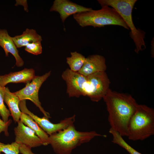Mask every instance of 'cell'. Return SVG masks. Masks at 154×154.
Instances as JSON below:
<instances>
[{"mask_svg": "<svg viewBox=\"0 0 154 154\" xmlns=\"http://www.w3.org/2000/svg\"><path fill=\"white\" fill-rule=\"evenodd\" d=\"M5 87L0 85V115L2 120L5 122L9 121V117L11 116L9 110L8 109L4 103V96L5 92Z\"/></svg>", "mask_w": 154, "mask_h": 154, "instance_id": "cell-20", "label": "cell"}, {"mask_svg": "<svg viewBox=\"0 0 154 154\" xmlns=\"http://www.w3.org/2000/svg\"><path fill=\"white\" fill-rule=\"evenodd\" d=\"M109 132L113 136L112 142L125 149L130 154H142L129 145L118 132L110 128Z\"/></svg>", "mask_w": 154, "mask_h": 154, "instance_id": "cell-19", "label": "cell"}, {"mask_svg": "<svg viewBox=\"0 0 154 154\" xmlns=\"http://www.w3.org/2000/svg\"><path fill=\"white\" fill-rule=\"evenodd\" d=\"M11 122L12 120L11 119H9L7 122H5L0 118V133L2 132H4L5 136H8L9 135L8 127Z\"/></svg>", "mask_w": 154, "mask_h": 154, "instance_id": "cell-23", "label": "cell"}, {"mask_svg": "<svg viewBox=\"0 0 154 154\" xmlns=\"http://www.w3.org/2000/svg\"><path fill=\"white\" fill-rule=\"evenodd\" d=\"M25 51L32 54L38 55L42 52L41 41H37L29 44L25 46Z\"/></svg>", "mask_w": 154, "mask_h": 154, "instance_id": "cell-22", "label": "cell"}, {"mask_svg": "<svg viewBox=\"0 0 154 154\" xmlns=\"http://www.w3.org/2000/svg\"><path fill=\"white\" fill-rule=\"evenodd\" d=\"M71 56L67 57L66 63L70 69L75 72H78L82 68L86 58L80 53L76 51L71 52Z\"/></svg>", "mask_w": 154, "mask_h": 154, "instance_id": "cell-18", "label": "cell"}, {"mask_svg": "<svg viewBox=\"0 0 154 154\" xmlns=\"http://www.w3.org/2000/svg\"><path fill=\"white\" fill-rule=\"evenodd\" d=\"M20 144L15 141L11 144H5L0 142V154H19Z\"/></svg>", "mask_w": 154, "mask_h": 154, "instance_id": "cell-21", "label": "cell"}, {"mask_svg": "<svg viewBox=\"0 0 154 154\" xmlns=\"http://www.w3.org/2000/svg\"><path fill=\"white\" fill-rule=\"evenodd\" d=\"M31 148L23 144H20L19 152L22 154H35L31 150Z\"/></svg>", "mask_w": 154, "mask_h": 154, "instance_id": "cell-24", "label": "cell"}, {"mask_svg": "<svg viewBox=\"0 0 154 154\" xmlns=\"http://www.w3.org/2000/svg\"><path fill=\"white\" fill-rule=\"evenodd\" d=\"M97 136L106 137L95 131L82 132L76 130L74 123L49 136V144L57 154H71L72 150Z\"/></svg>", "mask_w": 154, "mask_h": 154, "instance_id": "cell-2", "label": "cell"}, {"mask_svg": "<svg viewBox=\"0 0 154 154\" xmlns=\"http://www.w3.org/2000/svg\"><path fill=\"white\" fill-rule=\"evenodd\" d=\"M50 71L41 76H35L31 82L26 84L25 87L14 93L19 97L20 101L28 100L31 101L38 107L44 116L49 118V114L46 112L42 107L39 101L38 91L43 83L50 76Z\"/></svg>", "mask_w": 154, "mask_h": 154, "instance_id": "cell-6", "label": "cell"}, {"mask_svg": "<svg viewBox=\"0 0 154 154\" xmlns=\"http://www.w3.org/2000/svg\"><path fill=\"white\" fill-rule=\"evenodd\" d=\"M154 135V110L138 104L129 121L127 137L133 141H143Z\"/></svg>", "mask_w": 154, "mask_h": 154, "instance_id": "cell-3", "label": "cell"}, {"mask_svg": "<svg viewBox=\"0 0 154 154\" xmlns=\"http://www.w3.org/2000/svg\"><path fill=\"white\" fill-rule=\"evenodd\" d=\"M92 9L91 8L84 7L68 0H55L50 11L58 12L64 23L70 16Z\"/></svg>", "mask_w": 154, "mask_h": 154, "instance_id": "cell-11", "label": "cell"}, {"mask_svg": "<svg viewBox=\"0 0 154 154\" xmlns=\"http://www.w3.org/2000/svg\"><path fill=\"white\" fill-rule=\"evenodd\" d=\"M103 99L108 113L110 128L122 137L127 136L129 121L138 104L131 95L110 89Z\"/></svg>", "mask_w": 154, "mask_h": 154, "instance_id": "cell-1", "label": "cell"}, {"mask_svg": "<svg viewBox=\"0 0 154 154\" xmlns=\"http://www.w3.org/2000/svg\"><path fill=\"white\" fill-rule=\"evenodd\" d=\"M137 0H98L102 7L110 6L114 9L122 17L129 29L130 35L133 40L135 48V52L138 53L140 51L146 48L144 41L145 33L140 29H137L133 23L132 11Z\"/></svg>", "mask_w": 154, "mask_h": 154, "instance_id": "cell-5", "label": "cell"}, {"mask_svg": "<svg viewBox=\"0 0 154 154\" xmlns=\"http://www.w3.org/2000/svg\"><path fill=\"white\" fill-rule=\"evenodd\" d=\"M62 77L66 82V92L70 97L84 96V84L86 76L67 68L63 72Z\"/></svg>", "mask_w": 154, "mask_h": 154, "instance_id": "cell-9", "label": "cell"}, {"mask_svg": "<svg viewBox=\"0 0 154 154\" xmlns=\"http://www.w3.org/2000/svg\"><path fill=\"white\" fill-rule=\"evenodd\" d=\"M17 48L25 46L31 43L42 40L41 36L33 29L27 28L22 34L12 37Z\"/></svg>", "mask_w": 154, "mask_h": 154, "instance_id": "cell-16", "label": "cell"}, {"mask_svg": "<svg viewBox=\"0 0 154 154\" xmlns=\"http://www.w3.org/2000/svg\"><path fill=\"white\" fill-rule=\"evenodd\" d=\"M0 46L4 50L6 56H8L9 53L13 55L15 59L16 64L17 66H23L24 62L19 55L18 50L12 37L5 29H0Z\"/></svg>", "mask_w": 154, "mask_h": 154, "instance_id": "cell-14", "label": "cell"}, {"mask_svg": "<svg viewBox=\"0 0 154 154\" xmlns=\"http://www.w3.org/2000/svg\"><path fill=\"white\" fill-rule=\"evenodd\" d=\"M87 76L91 86L89 98L93 102H98L103 98L110 89V80L106 72H98Z\"/></svg>", "mask_w": 154, "mask_h": 154, "instance_id": "cell-8", "label": "cell"}, {"mask_svg": "<svg viewBox=\"0 0 154 154\" xmlns=\"http://www.w3.org/2000/svg\"><path fill=\"white\" fill-rule=\"evenodd\" d=\"M19 107L21 112L30 116L34 121L49 135L63 130L70 125L73 124L75 115L66 118L57 123L50 122L49 118L44 116L40 117L30 111L27 108L26 100L20 101Z\"/></svg>", "mask_w": 154, "mask_h": 154, "instance_id": "cell-7", "label": "cell"}, {"mask_svg": "<svg viewBox=\"0 0 154 154\" xmlns=\"http://www.w3.org/2000/svg\"><path fill=\"white\" fill-rule=\"evenodd\" d=\"M106 68L105 58L100 55L93 54L86 58L84 65L78 72L87 76L98 72H105Z\"/></svg>", "mask_w": 154, "mask_h": 154, "instance_id": "cell-12", "label": "cell"}, {"mask_svg": "<svg viewBox=\"0 0 154 154\" xmlns=\"http://www.w3.org/2000/svg\"><path fill=\"white\" fill-rule=\"evenodd\" d=\"M73 17L78 24L83 27L88 26L101 27L106 25H116L129 30L117 12L107 6H102L99 10L92 9L79 13L73 15Z\"/></svg>", "mask_w": 154, "mask_h": 154, "instance_id": "cell-4", "label": "cell"}, {"mask_svg": "<svg viewBox=\"0 0 154 154\" xmlns=\"http://www.w3.org/2000/svg\"><path fill=\"white\" fill-rule=\"evenodd\" d=\"M20 120L25 125L30 127L40 139L42 145L46 146L49 144V136L29 115L22 112Z\"/></svg>", "mask_w": 154, "mask_h": 154, "instance_id": "cell-17", "label": "cell"}, {"mask_svg": "<svg viewBox=\"0 0 154 154\" xmlns=\"http://www.w3.org/2000/svg\"><path fill=\"white\" fill-rule=\"evenodd\" d=\"M35 76V71L33 69L25 68L18 72L0 75V85L5 87L10 83H24L27 84L30 82Z\"/></svg>", "mask_w": 154, "mask_h": 154, "instance_id": "cell-13", "label": "cell"}, {"mask_svg": "<svg viewBox=\"0 0 154 154\" xmlns=\"http://www.w3.org/2000/svg\"><path fill=\"white\" fill-rule=\"evenodd\" d=\"M4 100L9 107L14 121L17 122L20 120L22 113L19 107L21 101L19 98L14 93L11 92L8 87H5Z\"/></svg>", "mask_w": 154, "mask_h": 154, "instance_id": "cell-15", "label": "cell"}, {"mask_svg": "<svg viewBox=\"0 0 154 154\" xmlns=\"http://www.w3.org/2000/svg\"><path fill=\"white\" fill-rule=\"evenodd\" d=\"M17 123V125L14 129L15 141L31 148L42 145L41 140L33 130L20 120Z\"/></svg>", "mask_w": 154, "mask_h": 154, "instance_id": "cell-10", "label": "cell"}]
</instances>
